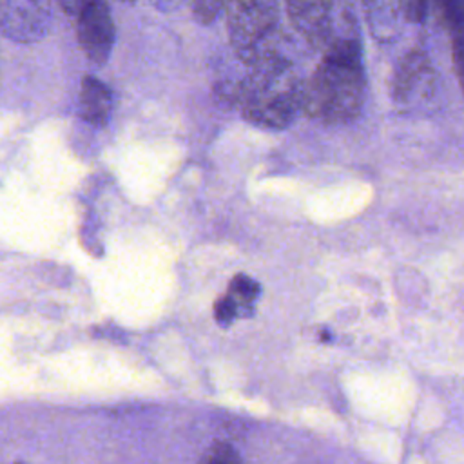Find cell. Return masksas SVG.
<instances>
[{
	"mask_svg": "<svg viewBox=\"0 0 464 464\" xmlns=\"http://www.w3.org/2000/svg\"><path fill=\"white\" fill-rule=\"evenodd\" d=\"M366 100V67L359 29L352 14L341 24L321 60L304 80L303 114L323 125H348Z\"/></svg>",
	"mask_w": 464,
	"mask_h": 464,
	"instance_id": "obj_1",
	"label": "cell"
},
{
	"mask_svg": "<svg viewBox=\"0 0 464 464\" xmlns=\"http://www.w3.org/2000/svg\"><path fill=\"white\" fill-rule=\"evenodd\" d=\"M303 92L304 80L297 67L281 49H276L246 65L230 98L252 125L283 130L303 112Z\"/></svg>",
	"mask_w": 464,
	"mask_h": 464,
	"instance_id": "obj_2",
	"label": "cell"
},
{
	"mask_svg": "<svg viewBox=\"0 0 464 464\" xmlns=\"http://www.w3.org/2000/svg\"><path fill=\"white\" fill-rule=\"evenodd\" d=\"M223 11L230 45L245 65L279 49V0H225Z\"/></svg>",
	"mask_w": 464,
	"mask_h": 464,
	"instance_id": "obj_3",
	"label": "cell"
},
{
	"mask_svg": "<svg viewBox=\"0 0 464 464\" xmlns=\"http://www.w3.org/2000/svg\"><path fill=\"white\" fill-rule=\"evenodd\" d=\"M283 4L292 27L312 49L323 51L341 27L334 0H283Z\"/></svg>",
	"mask_w": 464,
	"mask_h": 464,
	"instance_id": "obj_4",
	"label": "cell"
},
{
	"mask_svg": "<svg viewBox=\"0 0 464 464\" xmlns=\"http://www.w3.org/2000/svg\"><path fill=\"white\" fill-rule=\"evenodd\" d=\"M51 25V0H0V33L20 44L42 40Z\"/></svg>",
	"mask_w": 464,
	"mask_h": 464,
	"instance_id": "obj_5",
	"label": "cell"
},
{
	"mask_svg": "<svg viewBox=\"0 0 464 464\" xmlns=\"http://www.w3.org/2000/svg\"><path fill=\"white\" fill-rule=\"evenodd\" d=\"M435 91V69L422 49L406 53L395 67L392 96L397 105L413 107L431 98Z\"/></svg>",
	"mask_w": 464,
	"mask_h": 464,
	"instance_id": "obj_6",
	"label": "cell"
},
{
	"mask_svg": "<svg viewBox=\"0 0 464 464\" xmlns=\"http://www.w3.org/2000/svg\"><path fill=\"white\" fill-rule=\"evenodd\" d=\"M76 22L82 51L92 63L103 65L111 58L116 36L107 4L103 0H87L76 14Z\"/></svg>",
	"mask_w": 464,
	"mask_h": 464,
	"instance_id": "obj_7",
	"label": "cell"
},
{
	"mask_svg": "<svg viewBox=\"0 0 464 464\" xmlns=\"http://www.w3.org/2000/svg\"><path fill=\"white\" fill-rule=\"evenodd\" d=\"M366 14V24L375 40L390 42L397 29L401 27V20L408 22L401 0H361Z\"/></svg>",
	"mask_w": 464,
	"mask_h": 464,
	"instance_id": "obj_8",
	"label": "cell"
},
{
	"mask_svg": "<svg viewBox=\"0 0 464 464\" xmlns=\"http://www.w3.org/2000/svg\"><path fill=\"white\" fill-rule=\"evenodd\" d=\"M112 114V94L94 76H85L80 87V116L96 127H103Z\"/></svg>",
	"mask_w": 464,
	"mask_h": 464,
	"instance_id": "obj_9",
	"label": "cell"
},
{
	"mask_svg": "<svg viewBox=\"0 0 464 464\" xmlns=\"http://www.w3.org/2000/svg\"><path fill=\"white\" fill-rule=\"evenodd\" d=\"M259 292H261V288L256 279H252L246 274H237L232 277L227 295L232 299V303L236 304L239 317H241V315H248L252 312L254 303L259 297Z\"/></svg>",
	"mask_w": 464,
	"mask_h": 464,
	"instance_id": "obj_10",
	"label": "cell"
},
{
	"mask_svg": "<svg viewBox=\"0 0 464 464\" xmlns=\"http://www.w3.org/2000/svg\"><path fill=\"white\" fill-rule=\"evenodd\" d=\"M450 38V54L453 63V72L457 76L459 87L464 94V16L450 20L444 24Z\"/></svg>",
	"mask_w": 464,
	"mask_h": 464,
	"instance_id": "obj_11",
	"label": "cell"
},
{
	"mask_svg": "<svg viewBox=\"0 0 464 464\" xmlns=\"http://www.w3.org/2000/svg\"><path fill=\"white\" fill-rule=\"evenodd\" d=\"M201 464H241V457L230 442L218 440L207 450Z\"/></svg>",
	"mask_w": 464,
	"mask_h": 464,
	"instance_id": "obj_12",
	"label": "cell"
},
{
	"mask_svg": "<svg viewBox=\"0 0 464 464\" xmlns=\"http://www.w3.org/2000/svg\"><path fill=\"white\" fill-rule=\"evenodd\" d=\"M187 2L190 5L192 16L203 25L214 24L225 5V0H187Z\"/></svg>",
	"mask_w": 464,
	"mask_h": 464,
	"instance_id": "obj_13",
	"label": "cell"
},
{
	"mask_svg": "<svg viewBox=\"0 0 464 464\" xmlns=\"http://www.w3.org/2000/svg\"><path fill=\"white\" fill-rule=\"evenodd\" d=\"M214 317L221 326H228L232 321H236L239 317V312L236 308V304L232 303V299L225 294L221 295L216 303H214Z\"/></svg>",
	"mask_w": 464,
	"mask_h": 464,
	"instance_id": "obj_14",
	"label": "cell"
},
{
	"mask_svg": "<svg viewBox=\"0 0 464 464\" xmlns=\"http://www.w3.org/2000/svg\"><path fill=\"white\" fill-rule=\"evenodd\" d=\"M158 9H161V11H172V9H176L178 5H179V2L181 0H150Z\"/></svg>",
	"mask_w": 464,
	"mask_h": 464,
	"instance_id": "obj_15",
	"label": "cell"
},
{
	"mask_svg": "<svg viewBox=\"0 0 464 464\" xmlns=\"http://www.w3.org/2000/svg\"><path fill=\"white\" fill-rule=\"evenodd\" d=\"M13 464H25V462H22V460H16V462H13Z\"/></svg>",
	"mask_w": 464,
	"mask_h": 464,
	"instance_id": "obj_16",
	"label": "cell"
}]
</instances>
